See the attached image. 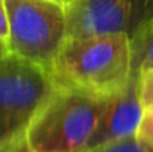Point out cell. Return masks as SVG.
<instances>
[{
  "label": "cell",
  "mask_w": 153,
  "mask_h": 152,
  "mask_svg": "<svg viewBox=\"0 0 153 152\" xmlns=\"http://www.w3.org/2000/svg\"><path fill=\"white\" fill-rule=\"evenodd\" d=\"M58 88L107 99L132 75L131 37L123 33L67 36L49 69Z\"/></svg>",
  "instance_id": "6da1fadb"
},
{
  "label": "cell",
  "mask_w": 153,
  "mask_h": 152,
  "mask_svg": "<svg viewBox=\"0 0 153 152\" xmlns=\"http://www.w3.org/2000/svg\"><path fill=\"white\" fill-rule=\"evenodd\" d=\"M105 99L55 87L25 131L28 145L43 152L85 151L101 118Z\"/></svg>",
  "instance_id": "7a4b0ae2"
},
{
  "label": "cell",
  "mask_w": 153,
  "mask_h": 152,
  "mask_svg": "<svg viewBox=\"0 0 153 152\" xmlns=\"http://www.w3.org/2000/svg\"><path fill=\"white\" fill-rule=\"evenodd\" d=\"M53 90L46 69L12 52L0 60V151L25 136Z\"/></svg>",
  "instance_id": "3957f363"
},
{
  "label": "cell",
  "mask_w": 153,
  "mask_h": 152,
  "mask_svg": "<svg viewBox=\"0 0 153 152\" xmlns=\"http://www.w3.org/2000/svg\"><path fill=\"white\" fill-rule=\"evenodd\" d=\"M7 48L49 72L67 37V7L56 0H4Z\"/></svg>",
  "instance_id": "277c9868"
},
{
  "label": "cell",
  "mask_w": 153,
  "mask_h": 152,
  "mask_svg": "<svg viewBox=\"0 0 153 152\" xmlns=\"http://www.w3.org/2000/svg\"><path fill=\"white\" fill-rule=\"evenodd\" d=\"M67 7V36L123 33L131 39L153 21V0H74Z\"/></svg>",
  "instance_id": "5b68a950"
},
{
  "label": "cell",
  "mask_w": 153,
  "mask_h": 152,
  "mask_svg": "<svg viewBox=\"0 0 153 152\" xmlns=\"http://www.w3.org/2000/svg\"><path fill=\"white\" fill-rule=\"evenodd\" d=\"M144 106L140 97V75L132 73L128 84L105 99L98 125L86 146L92 151L137 134Z\"/></svg>",
  "instance_id": "8992f818"
},
{
  "label": "cell",
  "mask_w": 153,
  "mask_h": 152,
  "mask_svg": "<svg viewBox=\"0 0 153 152\" xmlns=\"http://www.w3.org/2000/svg\"><path fill=\"white\" fill-rule=\"evenodd\" d=\"M132 73L141 75L153 69V21L131 39Z\"/></svg>",
  "instance_id": "52a82bcc"
},
{
  "label": "cell",
  "mask_w": 153,
  "mask_h": 152,
  "mask_svg": "<svg viewBox=\"0 0 153 152\" xmlns=\"http://www.w3.org/2000/svg\"><path fill=\"white\" fill-rule=\"evenodd\" d=\"M89 152H153V146L140 140L137 136H132V137H128L119 142H113V143L100 146Z\"/></svg>",
  "instance_id": "ba28073f"
},
{
  "label": "cell",
  "mask_w": 153,
  "mask_h": 152,
  "mask_svg": "<svg viewBox=\"0 0 153 152\" xmlns=\"http://www.w3.org/2000/svg\"><path fill=\"white\" fill-rule=\"evenodd\" d=\"M135 136L140 140L153 146V104L144 107L143 118H141V122H140V127Z\"/></svg>",
  "instance_id": "9c48e42d"
},
{
  "label": "cell",
  "mask_w": 153,
  "mask_h": 152,
  "mask_svg": "<svg viewBox=\"0 0 153 152\" xmlns=\"http://www.w3.org/2000/svg\"><path fill=\"white\" fill-rule=\"evenodd\" d=\"M140 97L144 107L153 104V69L140 75Z\"/></svg>",
  "instance_id": "30bf717a"
},
{
  "label": "cell",
  "mask_w": 153,
  "mask_h": 152,
  "mask_svg": "<svg viewBox=\"0 0 153 152\" xmlns=\"http://www.w3.org/2000/svg\"><path fill=\"white\" fill-rule=\"evenodd\" d=\"M0 152H43V151H36V149H33V148L28 145V142H27V139H25V136H24V137H21V139H18V140H15V142H12V143L7 145L6 148H3ZM80 152H89V149H85V151H80Z\"/></svg>",
  "instance_id": "8fae6325"
},
{
  "label": "cell",
  "mask_w": 153,
  "mask_h": 152,
  "mask_svg": "<svg viewBox=\"0 0 153 152\" xmlns=\"http://www.w3.org/2000/svg\"><path fill=\"white\" fill-rule=\"evenodd\" d=\"M9 25H7V13H6V1L0 0V39L7 43Z\"/></svg>",
  "instance_id": "7c38bea8"
},
{
  "label": "cell",
  "mask_w": 153,
  "mask_h": 152,
  "mask_svg": "<svg viewBox=\"0 0 153 152\" xmlns=\"http://www.w3.org/2000/svg\"><path fill=\"white\" fill-rule=\"evenodd\" d=\"M9 52H10V51H9V48H7V43H6L4 40L0 39V60H3Z\"/></svg>",
  "instance_id": "4fadbf2b"
},
{
  "label": "cell",
  "mask_w": 153,
  "mask_h": 152,
  "mask_svg": "<svg viewBox=\"0 0 153 152\" xmlns=\"http://www.w3.org/2000/svg\"><path fill=\"white\" fill-rule=\"evenodd\" d=\"M56 1H61V3H64V4H68V3H71V1H74V0H56Z\"/></svg>",
  "instance_id": "5bb4252c"
}]
</instances>
